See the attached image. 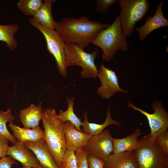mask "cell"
I'll return each mask as SVG.
<instances>
[{
  "label": "cell",
  "mask_w": 168,
  "mask_h": 168,
  "mask_svg": "<svg viewBox=\"0 0 168 168\" xmlns=\"http://www.w3.org/2000/svg\"><path fill=\"white\" fill-rule=\"evenodd\" d=\"M110 25L91 21L83 16L55 21L54 29L66 43L74 44L83 49L89 45L101 30Z\"/></svg>",
  "instance_id": "obj_1"
},
{
  "label": "cell",
  "mask_w": 168,
  "mask_h": 168,
  "mask_svg": "<svg viewBox=\"0 0 168 168\" xmlns=\"http://www.w3.org/2000/svg\"><path fill=\"white\" fill-rule=\"evenodd\" d=\"M41 120L45 135L44 139L54 160L62 168L66 150L63 131L65 123L58 119L54 109L49 108L43 110Z\"/></svg>",
  "instance_id": "obj_2"
},
{
  "label": "cell",
  "mask_w": 168,
  "mask_h": 168,
  "mask_svg": "<svg viewBox=\"0 0 168 168\" xmlns=\"http://www.w3.org/2000/svg\"><path fill=\"white\" fill-rule=\"evenodd\" d=\"M91 43L102 50L103 61L111 60L118 50L126 51L129 46L122 32L119 16L112 24L101 30Z\"/></svg>",
  "instance_id": "obj_3"
},
{
  "label": "cell",
  "mask_w": 168,
  "mask_h": 168,
  "mask_svg": "<svg viewBox=\"0 0 168 168\" xmlns=\"http://www.w3.org/2000/svg\"><path fill=\"white\" fill-rule=\"evenodd\" d=\"M134 151L138 168H168V156L160 149L149 134L139 139Z\"/></svg>",
  "instance_id": "obj_4"
},
{
  "label": "cell",
  "mask_w": 168,
  "mask_h": 168,
  "mask_svg": "<svg viewBox=\"0 0 168 168\" xmlns=\"http://www.w3.org/2000/svg\"><path fill=\"white\" fill-rule=\"evenodd\" d=\"M118 4L122 32L127 38L133 33L136 23L145 16L150 4L147 0H119Z\"/></svg>",
  "instance_id": "obj_5"
},
{
  "label": "cell",
  "mask_w": 168,
  "mask_h": 168,
  "mask_svg": "<svg viewBox=\"0 0 168 168\" xmlns=\"http://www.w3.org/2000/svg\"><path fill=\"white\" fill-rule=\"evenodd\" d=\"M65 50L67 68L73 66L81 67L82 70L80 73L82 78L97 77L98 70L95 63L99 53L97 49L89 53L75 44L66 43Z\"/></svg>",
  "instance_id": "obj_6"
},
{
  "label": "cell",
  "mask_w": 168,
  "mask_h": 168,
  "mask_svg": "<svg viewBox=\"0 0 168 168\" xmlns=\"http://www.w3.org/2000/svg\"><path fill=\"white\" fill-rule=\"evenodd\" d=\"M30 25L39 30L43 35L47 49L54 57L59 74L63 77L67 76L65 47L66 43L54 30L45 28L33 18L29 19Z\"/></svg>",
  "instance_id": "obj_7"
},
{
  "label": "cell",
  "mask_w": 168,
  "mask_h": 168,
  "mask_svg": "<svg viewBox=\"0 0 168 168\" xmlns=\"http://www.w3.org/2000/svg\"><path fill=\"white\" fill-rule=\"evenodd\" d=\"M127 104L128 107L138 111L146 117L151 130L149 134L152 138L155 139L158 135L168 130V113L161 101L156 100L152 103V108L154 110L152 114L136 107L130 101Z\"/></svg>",
  "instance_id": "obj_8"
},
{
  "label": "cell",
  "mask_w": 168,
  "mask_h": 168,
  "mask_svg": "<svg viewBox=\"0 0 168 168\" xmlns=\"http://www.w3.org/2000/svg\"><path fill=\"white\" fill-rule=\"evenodd\" d=\"M113 139L109 130L106 129L92 136L85 146L87 154L105 161L113 152Z\"/></svg>",
  "instance_id": "obj_9"
},
{
  "label": "cell",
  "mask_w": 168,
  "mask_h": 168,
  "mask_svg": "<svg viewBox=\"0 0 168 168\" xmlns=\"http://www.w3.org/2000/svg\"><path fill=\"white\" fill-rule=\"evenodd\" d=\"M97 77L100 80L101 85L97 92L102 99H109L118 91L128 93L119 87L115 72L105 67L103 63L100 65L98 70Z\"/></svg>",
  "instance_id": "obj_10"
},
{
  "label": "cell",
  "mask_w": 168,
  "mask_h": 168,
  "mask_svg": "<svg viewBox=\"0 0 168 168\" xmlns=\"http://www.w3.org/2000/svg\"><path fill=\"white\" fill-rule=\"evenodd\" d=\"M67 150L75 152L85 146L92 135L77 130L71 122H66L64 125Z\"/></svg>",
  "instance_id": "obj_11"
},
{
  "label": "cell",
  "mask_w": 168,
  "mask_h": 168,
  "mask_svg": "<svg viewBox=\"0 0 168 168\" xmlns=\"http://www.w3.org/2000/svg\"><path fill=\"white\" fill-rule=\"evenodd\" d=\"M164 2V1L160 2L156 6L154 15L148 16L145 23L136 28V31L138 33L140 40L145 39L148 35L156 29L168 26V20L165 17L162 10Z\"/></svg>",
  "instance_id": "obj_12"
},
{
  "label": "cell",
  "mask_w": 168,
  "mask_h": 168,
  "mask_svg": "<svg viewBox=\"0 0 168 168\" xmlns=\"http://www.w3.org/2000/svg\"><path fill=\"white\" fill-rule=\"evenodd\" d=\"M35 154L40 164L44 168H60L49 151L44 139L35 142L24 143Z\"/></svg>",
  "instance_id": "obj_13"
},
{
  "label": "cell",
  "mask_w": 168,
  "mask_h": 168,
  "mask_svg": "<svg viewBox=\"0 0 168 168\" xmlns=\"http://www.w3.org/2000/svg\"><path fill=\"white\" fill-rule=\"evenodd\" d=\"M30 150L23 143L17 140L13 146L8 147L7 155L19 161L23 166L36 168L39 162Z\"/></svg>",
  "instance_id": "obj_14"
},
{
  "label": "cell",
  "mask_w": 168,
  "mask_h": 168,
  "mask_svg": "<svg viewBox=\"0 0 168 168\" xmlns=\"http://www.w3.org/2000/svg\"><path fill=\"white\" fill-rule=\"evenodd\" d=\"M104 168H138L134 151L112 153L105 161Z\"/></svg>",
  "instance_id": "obj_15"
},
{
  "label": "cell",
  "mask_w": 168,
  "mask_h": 168,
  "mask_svg": "<svg viewBox=\"0 0 168 168\" xmlns=\"http://www.w3.org/2000/svg\"><path fill=\"white\" fill-rule=\"evenodd\" d=\"M9 126L14 137L23 143L35 142L45 138L44 131L39 126L33 129L21 128L12 122L10 123Z\"/></svg>",
  "instance_id": "obj_16"
},
{
  "label": "cell",
  "mask_w": 168,
  "mask_h": 168,
  "mask_svg": "<svg viewBox=\"0 0 168 168\" xmlns=\"http://www.w3.org/2000/svg\"><path fill=\"white\" fill-rule=\"evenodd\" d=\"M42 112L41 102L38 106L32 104L21 110L20 116L24 127L33 129L39 126V122L42 119Z\"/></svg>",
  "instance_id": "obj_17"
},
{
  "label": "cell",
  "mask_w": 168,
  "mask_h": 168,
  "mask_svg": "<svg viewBox=\"0 0 168 168\" xmlns=\"http://www.w3.org/2000/svg\"><path fill=\"white\" fill-rule=\"evenodd\" d=\"M142 134L139 128H136L131 134L122 138H114L113 153L119 154L128 151H134L138 147V137Z\"/></svg>",
  "instance_id": "obj_18"
},
{
  "label": "cell",
  "mask_w": 168,
  "mask_h": 168,
  "mask_svg": "<svg viewBox=\"0 0 168 168\" xmlns=\"http://www.w3.org/2000/svg\"><path fill=\"white\" fill-rule=\"evenodd\" d=\"M110 110V107L109 106L106 112L105 120L103 123L101 124L89 122L87 119V112L85 111L84 114V120L82 122V126L83 128L82 131L93 136L100 133L106 127L109 125H115L120 126L121 124L119 122L113 120L112 118Z\"/></svg>",
  "instance_id": "obj_19"
},
{
  "label": "cell",
  "mask_w": 168,
  "mask_h": 168,
  "mask_svg": "<svg viewBox=\"0 0 168 168\" xmlns=\"http://www.w3.org/2000/svg\"><path fill=\"white\" fill-rule=\"evenodd\" d=\"M55 0H45L43 4L33 18L43 27L52 30H54L55 21L52 12V3Z\"/></svg>",
  "instance_id": "obj_20"
},
{
  "label": "cell",
  "mask_w": 168,
  "mask_h": 168,
  "mask_svg": "<svg viewBox=\"0 0 168 168\" xmlns=\"http://www.w3.org/2000/svg\"><path fill=\"white\" fill-rule=\"evenodd\" d=\"M74 97L73 96L68 97L66 99L68 105L67 110L65 111L60 110L59 114H57V116L58 119L63 122L65 123L69 121L73 124L77 130L82 131L80 126H82V122L74 112Z\"/></svg>",
  "instance_id": "obj_21"
},
{
  "label": "cell",
  "mask_w": 168,
  "mask_h": 168,
  "mask_svg": "<svg viewBox=\"0 0 168 168\" xmlns=\"http://www.w3.org/2000/svg\"><path fill=\"white\" fill-rule=\"evenodd\" d=\"M18 28L19 26L16 24L0 25V41L5 43L11 50L17 48V42L14 37V35L18 31Z\"/></svg>",
  "instance_id": "obj_22"
},
{
  "label": "cell",
  "mask_w": 168,
  "mask_h": 168,
  "mask_svg": "<svg viewBox=\"0 0 168 168\" xmlns=\"http://www.w3.org/2000/svg\"><path fill=\"white\" fill-rule=\"evenodd\" d=\"M15 119V118L12 114L10 108L5 111L0 110V134L5 136L13 145L17 140L8 131L6 124L7 122L10 123Z\"/></svg>",
  "instance_id": "obj_23"
},
{
  "label": "cell",
  "mask_w": 168,
  "mask_h": 168,
  "mask_svg": "<svg viewBox=\"0 0 168 168\" xmlns=\"http://www.w3.org/2000/svg\"><path fill=\"white\" fill-rule=\"evenodd\" d=\"M43 3L41 0H20L17 6L24 14L33 16L41 7Z\"/></svg>",
  "instance_id": "obj_24"
},
{
  "label": "cell",
  "mask_w": 168,
  "mask_h": 168,
  "mask_svg": "<svg viewBox=\"0 0 168 168\" xmlns=\"http://www.w3.org/2000/svg\"><path fill=\"white\" fill-rule=\"evenodd\" d=\"M155 141L161 151L168 156V131L166 130L157 136Z\"/></svg>",
  "instance_id": "obj_25"
},
{
  "label": "cell",
  "mask_w": 168,
  "mask_h": 168,
  "mask_svg": "<svg viewBox=\"0 0 168 168\" xmlns=\"http://www.w3.org/2000/svg\"><path fill=\"white\" fill-rule=\"evenodd\" d=\"M77 161V168H88L87 160V153L85 146L75 152Z\"/></svg>",
  "instance_id": "obj_26"
},
{
  "label": "cell",
  "mask_w": 168,
  "mask_h": 168,
  "mask_svg": "<svg viewBox=\"0 0 168 168\" xmlns=\"http://www.w3.org/2000/svg\"><path fill=\"white\" fill-rule=\"evenodd\" d=\"M62 168H77L75 152L66 150Z\"/></svg>",
  "instance_id": "obj_27"
},
{
  "label": "cell",
  "mask_w": 168,
  "mask_h": 168,
  "mask_svg": "<svg viewBox=\"0 0 168 168\" xmlns=\"http://www.w3.org/2000/svg\"><path fill=\"white\" fill-rule=\"evenodd\" d=\"M119 2V0H96V9L98 12L106 13L111 5Z\"/></svg>",
  "instance_id": "obj_28"
},
{
  "label": "cell",
  "mask_w": 168,
  "mask_h": 168,
  "mask_svg": "<svg viewBox=\"0 0 168 168\" xmlns=\"http://www.w3.org/2000/svg\"><path fill=\"white\" fill-rule=\"evenodd\" d=\"M88 168H104L105 161L89 154L87 155Z\"/></svg>",
  "instance_id": "obj_29"
},
{
  "label": "cell",
  "mask_w": 168,
  "mask_h": 168,
  "mask_svg": "<svg viewBox=\"0 0 168 168\" xmlns=\"http://www.w3.org/2000/svg\"><path fill=\"white\" fill-rule=\"evenodd\" d=\"M9 142L6 138L0 134V158L7 155Z\"/></svg>",
  "instance_id": "obj_30"
},
{
  "label": "cell",
  "mask_w": 168,
  "mask_h": 168,
  "mask_svg": "<svg viewBox=\"0 0 168 168\" xmlns=\"http://www.w3.org/2000/svg\"><path fill=\"white\" fill-rule=\"evenodd\" d=\"M17 164L16 160L10 156H4L0 159V168H12V165Z\"/></svg>",
  "instance_id": "obj_31"
},
{
  "label": "cell",
  "mask_w": 168,
  "mask_h": 168,
  "mask_svg": "<svg viewBox=\"0 0 168 168\" xmlns=\"http://www.w3.org/2000/svg\"><path fill=\"white\" fill-rule=\"evenodd\" d=\"M23 166V168H35L34 167H29V166Z\"/></svg>",
  "instance_id": "obj_32"
},
{
  "label": "cell",
  "mask_w": 168,
  "mask_h": 168,
  "mask_svg": "<svg viewBox=\"0 0 168 168\" xmlns=\"http://www.w3.org/2000/svg\"><path fill=\"white\" fill-rule=\"evenodd\" d=\"M36 168H44L40 164Z\"/></svg>",
  "instance_id": "obj_33"
}]
</instances>
